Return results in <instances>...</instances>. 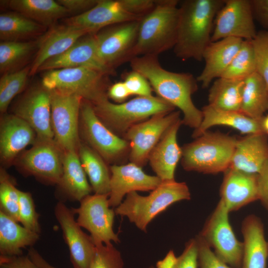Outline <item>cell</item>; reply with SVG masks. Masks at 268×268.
I'll return each instance as SVG.
<instances>
[{
    "label": "cell",
    "mask_w": 268,
    "mask_h": 268,
    "mask_svg": "<svg viewBox=\"0 0 268 268\" xmlns=\"http://www.w3.org/2000/svg\"><path fill=\"white\" fill-rule=\"evenodd\" d=\"M130 62L132 69L147 79L157 96L182 112V124L194 130L200 126L202 113L192 99L198 89L197 77L189 72H175L165 69L160 64L157 56L136 57Z\"/></svg>",
    "instance_id": "cell-1"
},
{
    "label": "cell",
    "mask_w": 268,
    "mask_h": 268,
    "mask_svg": "<svg viewBox=\"0 0 268 268\" xmlns=\"http://www.w3.org/2000/svg\"><path fill=\"white\" fill-rule=\"evenodd\" d=\"M225 0H185L179 2L177 38L174 52L182 60L202 61L211 42L216 14Z\"/></svg>",
    "instance_id": "cell-2"
},
{
    "label": "cell",
    "mask_w": 268,
    "mask_h": 268,
    "mask_svg": "<svg viewBox=\"0 0 268 268\" xmlns=\"http://www.w3.org/2000/svg\"><path fill=\"white\" fill-rule=\"evenodd\" d=\"M177 0H158L154 8L139 21L137 39L129 56H157L173 48L179 21Z\"/></svg>",
    "instance_id": "cell-3"
},
{
    "label": "cell",
    "mask_w": 268,
    "mask_h": 268,
    "mask_svg": "<svg viewBox=\"0 0 268 268\" xmlns=\"http://www.w3.org/2000/svg\"><path fill=\"white\" fill-rule=\"evenodd\" d=\"M190 199L191 193L185 182L164 181L147 196H141L137 192L128 194L115 211L146 232L148 225L159 214L176 202Z\"/></svg>",
    "instance_id": "cell-4"
},
{
    "label": "cell",
    "mask_w": 268,
    "mask_h": 268,
    "mask_svg": "<svg viewBox=\"0 0 268 268\" xmlns=\"http://www.w3.org/2000/svg\"><path fill=\"white\" fill-rule=\"evenodd\" d=\"M237 139L228 134L207 131L181 147L182 166L187 171L224 172L229 168Z\"/></svg>",
    "instance_id": "cell-5"
},
{
    "label": "cell",
    "mask_w": 268,
    "mask_h": 268,
    "mask_svg": "<svg viewBox=\"0 0 268 268\" xmlns=\"http://www.w3.org/2000/svg\"><path fill=\"white\" fill-rule=\"evenodd\" d=\"M96 115L111 131L123 138L133 126L161 113H170L176 108L158 96H137L120 104L108 98L92 104Z\"/></svg>",
    "instance_id": "cell-6"
},
{
    "label": "cell",
    "mask_w": 268,
    "mask_h": 268,
    "mask_svg": "<svg viewBox=\"0 0 268 268\" xmlns=\"http://www.w3.org/2000/svg\"><path fill=\"white\" fill-rule=\"evenodd\" d=\"M80 140L108 164L122 165L129 160V142L108 128L96 115L92 104L82 99L79 113Z\"/></svg>",
    "instance_id": "cell-7"
},
{
    "label": "cell",
    "mask_w": 268,
    "mask_h": 268,
    "mask_svg": "<svg viewBox=\"0 0 268 268\" xmlns=\"http://www.w3.org/2000/svg\"><path fill=\"white\" fill-rule=\"evenodd\" d=\"M108 76L86 67L60 68L46 71L41 84L49 90L75 94L95 104L108 98Z\"/></svg>",
    "instance_id": "cell-8"
},
{
    "label": "cell",
    "mask_w": 268,
    "mask_h": 268,
    "mask_svg": "<svg viewBox=\"0 0 268 268\" xmlns=\"http://www.w3.org/2000/svg\"><path fill=\"white\" fill-rule=\"evenodd\" d=\"M148 9L145 0H98L92 8L67 19L66 23L95 34L111 25L140 20Z\"/></svg>",
    "instance_id": "cell-9"
},
{
    "label": "cell",
    "mask_w": 268,
    "mask_h": 268,
    "mask_svg": "<svg viewBox=\"0 0 268 268\" xmlns=\"http://www.w3.org/2000/svg\"><path fill=\"white\" fill-rule=\"evenodd\" d=\"M229 213L219 201L199 235L222 261L232 268H241L243 243L235 235L229 221Z\"/></svg>",
    "instance_id": "cell-10"
},
{
    "label": "cell",
    "mask_w": 268,
    "mask_h": 268,
    "mask_svg": "<svg viewBox=\"0 0 268 268\" xmlns=\"http://www.w3.org/2000/svg\"><path fill=\"white\" fill-rule=\"evenodd\" d=\"M54 140L65 152L78 151L81 142L79 113L82 98L71 93L49 90Z\"/></svg>",
    "instance_id": "cell-11"
},
{
    "label": "cell",
    "mask_w": 268,
    "mask_h": 268,
    "mask_svg": "<svg viewBox=\"0 0 268 268\" xmlns=\"http://www.w3.org/2000/svg\"><path fill=\"white\" fill-rule=\"evenodd\" d=\"M79 206L71 208L78 216L77 223L87 230L95 246L120 242L114 231L115 210L110 208L108 195L94 194L83 198Z\"/></svg>",
    "instance_id": "cell-12"
},
{
    "label": "cell",
    "mask_w": 268,
    "mask_h": 268,
    "mask_svg": "<svg viewBox=\"0 0 268 268\" xmlns=\"http://www.w3.org/2000/svg\"><path fill=\"white\" fill-rule=\"evenodd\" d=\"M180 115V110L158 113L131 127L123 137L130 145V162L145 166L152 150Z\"/></svg>",
    "instance_id": "cell-13"
},
{
    "label": "cell",
    "mask_w": 268,
    "mask_h": 268,
    "mask_svg": "<svg viewBox=\"0 0 268 268\" xmlns=\"http://www.w3.org/2000/svg\"><path fill=\"white\" fill-rule=\"evenodd\" d=\"M33 145L21 155L19 167L42 182L58 185L63 174L64 151L54 139L36 138Z\"/></svg>",
    "instance_id": "cell-14"
},
{
    "label": "cell",
    "mask_w": 268,
    "mask_h": 268,
    "mask_svg": "<svg viewBox=\"0 0 268 268\" xmlns=\"http://www.w3.org/2000/svg\"><path fill=\"white\" fill-rule=\"evenodd\" d=\"M140 20L111 25L95 33L98 55L111 69L115 70L123 63L129 62L130 54L137 39Z\"/></svg>",
    "instance_id": "cell-15"
},
{
    "label": "cell",
    "mask_w": 268,
    "mask_h": 268,
    "mask_svg": "<svg viewBox=\"0 0 268 268\" xmlns=\"http://www.w3.org/2000/svg\"><path fill=\"white\" fill-rule=\"evenodd\" d=\"M257 33L250 0H225L215 17L211 42L230 37L252 40Z\"/></svg>",
    "instance_id": "cell-16"
},
{
    "label": "cell",
    "mask_w": 268,
    "mask_h": 268,
    "mask_svg": "<svg viewBox=\"0 0 268 268\" xmlns=\"http://www.w3.org/2000/svg\"><path fill=\"white\" fill-rule=\"evenodd\" d=\"M26 122L34 130L37 138L54 139L51 121L50 91L41 85L29 89L19 99L14 114Z\"/></svg>",
    "instance_id": "cell-17"
},
{
    "label": "cell",
    "mask_w": 268,
    "mask_h": 268,
    "mask_svg": "<svg viewBox=\"0 0 268 268\" xmlns=\"http://www.w3.org/2000/svg\"><path fill=\"white\" fill-rule=\"evenodd\" d=\"M54 213L68 246L73 268H89L96 247L90 236L81 230L72 209L63 202L57 203Z\"/></svg>",
    "instance_id": "cell-18"
},
{
    "label": "cell",
    "mask_w": 268,
    "mask_h": 268,
    "mask_svg": "<svg viewBox=\"0 0 268 268\" xmlns=\"http://www.w3.org/2000/svg\"><path fill=\"white\" fill-rule=\"evenodd\" d=\"M77 67L92 68L107 75L116 73L115 70L106 66L100 59L95 34L91 33L81 37L63 54L46 61L38 71Z\"/></svg>",
    "instance_id": "cell-19"
},
{
    "label": "cell",
    "mask_w": 268,
    "mask_h": 268,
    "mask_svg": "<svg viewBox=\"0 0 268 268\" xmlns=\"http://www.w3.org/2000/svg\"><path fill=\"white\" fill-rule=\"evenodd\" d=\"M111 171L110 207L116 208L123 201L124 197L132 192L152 191L161 183L157 176L146 174L142 167L130 162L122 165H112Z\"/></svg>",
    "instance_id": "cell-20"
},
{
    "label": "cell",
    "mask_w": 268,
    "mask_h": 268,
    "mask_svg": "<svg viewBox=\"0 0 268 268\" xmlns=\"http://www.w3.org/2000/svg\"><path fill=\"white\" fill-rule=\"evenodd\" d=\"M220 188V200L229 212L259 200L258 174L229 168L224 172Z\"/></svg>",
    "instance_id": "cell-21"
},
{
    "label": "cell",
    "mask_w": 268,
    "mask_h": 268,
    "mask_svg": "<svg viewBox=\"0 0 268 268\" xmlns=\"http://www.w3.org/2000/svg\"><path fill=\"white\" fill-rule=\"evenodd\" d=\"M37 138L34 130L14 114L4 115L0 126V155L4 164H11L18 153Z\"/></svg>",
    "instance_id": "cell-22"
},
{
    "label": "cell",
    "mask_w": 268,
    "mask_h": 268,
    "mask_svg": "<svg viewBox=\"0 0 268 268\" xmlns=\"http://www.w3.org/2000/svg\"><path fill=\"white\" fill-rule=\"evenodd\" d=\"M87 34L84 30L66 23L53 26L38 40L37 51L31 66L30 75H34L46 61L63 54Z\"/></svg>",
    "instance_id": "cell-23"
},
{
    "label": "cell",
    "mask_w": 268,
    "mask_h": 268,
    "mask_svg": "<svg viewBox=\"0 0 268 268\" xmlns=\"http://www.w3.org/2000/svg\"><path fill=\"white\" fill-rule=\"evenodd\" d=\"M243 40L226 38L210 42L202 56L204 67L197 77L203 88H207L214 80L221 77L240 49Z\"/></svg>",
    "instance_id": "cell-24"
},
{
    "label": "cell",
    "mask_w": 268,
    "mask_h": 268,
    "mask_svg": "<svg viewBox=\"0 0 268 268\" xmlns=\"http://www.w3.org/2000/svg\"><path fill=\"white\" fill-rule=\"evenodd\" d=\"M268 161V135L250 134L237 138L229 168L258 174Z\"/></svg>",
    "instance_id": "cell-25"
},
{
    "label": "cell",
    "mask_w": 268,
    "mask_h": 268,
    "mask_svg": "<svg viewBox=\"0 0 268 268\" xmlns=\"http://www.w3.org/2000/svg\"><path fill=\"white\" fill-rule=\"evenodd\" d=\"M182 124V120L179 119L172 125L149 154L148 161L162 181L175 180L176 168L182 154L177 139Z\"/></svg>",
    "instance_id": "cell-26"
},
{
    "label": "cell",
    "mask_w": 268,
    "mask_h": 268,
    "mask_svg": "<svg viewBox=\"0 0 268 268\" xmlns=\"http://www.w3.org/2000/svg\"><path fill=\"white\" fill-rule=\"evenodd\" d=\"M241 232L244 241L241 268H267L268 242L261 219L254 214L248 215L242 223Z\"/></svg>",
    "instance_id": "cell-27"
},
{
    "label": "cell",
    "mask_w": 268,
    "mask_h": 268,
    "mask_svg": "<svg viewBox=\"0 0 268 268\" xmlns=\"http://www.w3.org/2000/svg\"><path fill=\"white\" fill-rule=\"evenodd\" d=\"M202 120L200 126L194 130L192 137L196 138L215 126H225L239 131L242 134L264 133L262 119L250 118L240 112L217 110L207 105L201 109ZM265 134V133H264Z\"/></svg>",
    "instance_id": "cell-28"
},
{
    "label": "cell",
    "mask_w": 268,
    "mask_h": 268,
    "mask_svg": "<svg viewBox=\"0 0 268 268\" xmlns=\"http://www.w3.org/2000/svg\"><path fill=\"white\" fill-rule=\"evenodd\" d=\"M58 185L69 199L79 201L92 191L77 151L64 152L63 174Z\"/></svg>",
    "instance_id": "cell-29"
},
{
    "label": "cell",
    "mask_w": 268,
    "mask_h": 268,
    "mask_svg": "<svg viewBox=\"0 0 268 268\" xmlns=\"http://www.w3.org/2000/svg\"><path fill=\"white\" fill-rule=\"evenodd\" d=\"M39 238V233L21 226L0 211V255H22V249L33 245Z\"/></svg>",
    "instance_id": "cell-30"
},
{
    "label": "cell",
    "mask_w": 268,
    "mask_h": 268,
    "mask_svg": "<svg viewBox=\"0 0 268 268\" xmlns=\"http://www.w3.org/2000/svg\"><path fill=\"white\" fill-rule=\"evenodd\" d=\"M77 152L94 194L109 195L111 171L108 164L81 140Z\"/></svg>",
    "instance_id": "cell-31"
},
{
    "label": "cell",
    "mask_w": 268,
    "mask_h": 268,
    "mask_svg": "<svg viewBox=\"0 0 268 268\" xmlns=\"http://www.w3.org/2000/svg\"><path fill=\"white\" fill-rule=\"evenodd\" d=\"M6 3L15 12L46 27L69 14L65 7L53 0H10Z\"/></svg>",
    "instance_id": "cell-32"
},
{
    "label": "cell",
    "mask_w": 268,
    "mask_h": 268,
    "mask_svg": "<svg viewBox=\"0 0 268 268\" xmlns=\"http://www.w3.org/2000/svg\"><path fill=\"white\" fill-rule=\"evenodd\" d=\"M244 79L220 77L210 86L208 105L219 110L240 112Z\"/></svg>",
    "instance_id": "cell-33"
},
{
    "label": "cell",
    "mask_w": 268,
    "mask_h": 268,
    "mask_svg": "<svg viewBox=\"0 0 268 268\" xmlns=\"http://www.w3.org/2000/svg\"><path fill=\"white\" fill-rule=\"evenodd\" d=\"M46 27L17 12L0 15L1 41H24L43 35Z\"/></svg>",
    "instance_id": "cell-34"
},
{
    "label": "cell",
    "mask_w": 268,
    "mask_h": 268,
    "mask_svg": "<svg viewBox=\"0 0 268 268\" xmlns=\"http://www.w3.org/2000/svg\"><path fill=\"white\" fill-rule=\"evenodd\" d=\"M268 111V90L263 78L255 72L244 79L240 112L261 119Z\"/></svg>",
    "instance_id": "cell-35"
},
{
    "label": "cell",
    "mask_w": 268,
    "mask_h": 268,
    "mask_svg": "<svg viewBox=\"0 0 268 268\" xmlns=\"http://www.w3.org/2000/svg\"><path fill=\"white\" fill-rule=\"evenodd\" d=\"M38 48L37 41H1L0 71L2 74L16 71Z\"/></svg>",
    "instance_id": "cell-36"
},
{
    "label": "cell",
    "mask_w": 268,
    "mask_h": 268,
    "mask_svg": "<svg viewBox=\"0 0 268 268\" xmlns=\"http://www.w3.org/2000/svg\"><path fill=\"white\" fill-rule=\"evenodd\" d=\"M256 72V63L251 40H243L242 45L221 77L244 79Z\"/></svg>",
    "instance_id": "cell-37"
},
{
    "label": "cell",
    "mask_w": 268,
    "mask_h": 268,
    "mask_svg": "<svg viewBox=\"0 0 268 268\" xmlns=\"http://www.w3.org/2000/svg\"><path fill=\"white\" fill-rule=\"evenodd\" d=\"M31 66L2 74L0 79V111L6 112L12 100L24 89Z\"/></svg>",
    "instance_id": "cell-38"
},
{
    "label": "cell",
    "mask_w": 268,
    "mask_h": 268,
    "mask_svg": "<svg viewBox=\"0 0 268 268\" xmlns=\"http://www.w3.org/2000/svg\"><path fill=\"white\" fill-rule=\"evenodd\" d=\"M19 190L3 169L0 172V211L19 222Z\"/></svg>",
    "instance_id": "cell-39"
},
{
    "label": "cell",
    "mask_w": 268,
    "mask_h": 268,
    "mask_svg": "<svg viewBox=\"0 0 268 268\" xmlns=\"http://www.w3.org/2000/svg\"><path fill=\"white\" fill-rule=\"evenodd\" d=\"M198 246L195 238L191 239L185 245L182 253L176 257L170 251L165 258L158 261L156 267L148 268H198Z\"/></svg>",
    "instance_id": "cell-40"
},
{
    "label": "cell",
    "mask_w": 268,
    "mask_h": 268,
    "mask_svg": "<svg viewBox=\"0 0 268 268\" xmlns=\"http://www.w3.org/2000/svg\"><path fill=\"white\" fill-rule=\"evenodd\" d=\"M120 251L112 244L96 246L89 268H123Z\"/></svg>",
    "instance_id": "cell-41"
},
{
    "label": "cell",
    "mask_w": 268,
    "mask_h": 268,
    "mask_svg": "<svg viewBox=\"0 0 268 268\" xmlns=\"http://www.w3.org/2000/svg\"><path fill=\"white\" fill-rule=\"evenodd\" d=\"M19 222L27 229L40 233V226L39 214L36 212L35 205L30 193L19 190Z\"/></svg>",
    "instance_id": "cell-42"
},
{
    "label": "cell",
    "mask_w": 268,
    "mask_h": 268,
    "mask_svg": "<svg viewBox=\"0 0 268 268\" xmlns=\"http://www.w3.org/2000/svg\"><path fill=\"white\" fill-rule=\"evenodd\" d=\"M251 41L255 56L256 72L264 80L268 90V30L257 32Z\"/></svg>",
    "instance_id": "cell-43"
},
{
    "label": "cell",
    "mask_w": 268,
    "mask_h": 268,
    "mask_svg": "<svg viewBox=\"0 0 268 268\" xmlns=\"http://www.w3.org/2000/svg\"><path fill=\"white\" fill-rule=\"evenodd\" d=\"M195 238L198 246L199 268H232L215 255L200 235H198Z\"/></svg>",
    "instance_id": "cell-44"
},
{
    "label": "cell",
    "mask_w": 268,
    "mask_h": 268,
    "mask_svg": "<svg viewBox=\"0 0 268 268\" xmlns=\"http://www.w3.org/2000/svg\"><path fill=\"white\" fill-rule=\"evenodd\" d=\"M124 82L131 95L149 96L153 89L147 79L139 72L132 70L126 73Z\"/></svg>",
    "instance_id": "cell-45"
},
{
    "label": "cell",
    "mask_w": 268,
    "mask_h": 268,
    "mask_svg": "<svg viewBox=\"0 0 268 268\" xmlns=\"http://www.w3.org/2000/svg\"><path fill=\"white\" fill-rule=\"evenodd\" d=\"M0 268H40L28 255L7 256L0 255Z\"/></svg>",
    "instance_id": "cell-46"
},
{
    "label": "cell",
    "mask_w": 268,
    "mask_h": 268,
    "mask_svg": "<svg viewBox=\"0 0 268 268\" xmlns=\"http://www.w3.org/2000/svg\"><path fill=\"white\" fill-rule=\"evenodd\" d=\"M254 20L268 30V0H250Z\"/></svg>",
    "instance_id": "cell-47"
},
{
    "label": "cell",
    "mask_w": 268,
    "mask_h": 268,
    "mask_svg": "<svg viewBox=\"0 0 268 268\" xmlns=\"http://www.w3.org/2000/svg\"><path fill=\"white\" fill-rule=\"evenodd\" d=\"M60 4L65 7L70 13L87 11L94 7L98 0H58Z\"/></svg>",
    "instance_id": "cell-48"
},
{
    "label": "cell",
    "mask_w": 268,
    "mask_h": 268,
    "mask_svg": "<svg viewBox=\"0 0 268 268\" xmlns=\"http://www.w3.org/2000/svg\"><path fill=\"white\" fill-rule=\"evenodd\" d=\"M259 200L268 211V161L258 174Z\"/></svg>",
    "instance_id": "cell-49"
},
{
    "label": "cell",
    "mask_w": 268,
    "mask_h": 268,
    "mask_svg": "<svg viewBox=\"0 0 268 268\" xmlns=\"http://www.w3.org/2000/svg\"><path fill=\"white\" fill-rule=\"evenodd\" d=\"M108 98L118 104L122 103L131 96L124 81H120L111 85L107 91Z\"/></svg>",
    "instance_id": "cell-50"
},
{
    "label": "cell",
    "mask_w": 268,
    "mask_h": 268,
    "mask_svg": "<svg viewBox=\"0 0 268 268\" xmlns=\"http://www.w3.org/2000/svg\"><path fill=\"white\" fill-rule=\"evenodd\" d=\"M27 255L40 268H57L48 263L39 252L32 247L28 250Z\"/></svg>",
    "instance_id": "cell-51"
},
{
    "label": "cell",
    "mask_w": 268,
    "mask_h": 268,
    "mask_svg": "<svg viewBox=\"0 0 268 268\" xmlns=\"http://www.w3.org/2000/svg\"><path fill=\"white\" fill-rule=\"evenodd\" d=\"M262 123L264 133L268 135V115L263 117Z\"/></svg>",
    "instance_id": "cell-52"
},
{
    "label": "cell",
    "mask_w": 268,
    "mask_h": 268,
    "mask_svg": "<svg viewBox=\"0 0 268 268\" xmlns=\"http://www.w3.org/2000/svg\"></svg>",
    "instance_id": "cell-53"
}]
</instances>
